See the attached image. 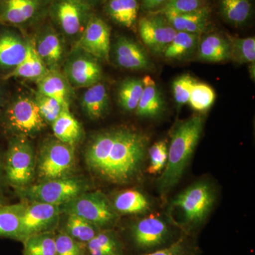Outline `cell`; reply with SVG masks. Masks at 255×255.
Masks as SVG:
<instances>
[{"mask_svg": "<svg viewBox=\"0 0 255 255\" xmlns=\"http://www.w3.org/2000/svg\"><path fill=\"white\" fill-rule=\"evenodd\" d=\"M80 1L85 3V4L88 5V6H91L92 8L94 6H95L100 0H80Z\"/></svg>", "mask_w": 255, "mask_h": 255, "instance_id": "ee69618b", "label": "cell"}, {"mask_svg": "<svg viewBox=\"0 0 255 255\" xmlns=\"http://www.w3.org/2000/svg\"><path fill=\"white\" fill-rule=\"evenodd\" d=\"M34 151L27 137L17 135L10 140L6 156V178L14 187L29 186L35 174Z\"/></svg>", "mask_w": 255, "mask_h": 255, "instance_id": "52a82bcc", "label": "cell"}, {"mask_svg": "<svg viewBox=\"0 0 255 255\" xmlns=\"http://www.w3.org/2000/svg\"><path fill=\"white\" fill-rule=\"evenodd\" d=\"M63 65L64 76L73 89L87 88L102 79V69L98 60L79 47H74Z\"/></svg>", "mask_w": 255, "mask_h": 255, "instance_id": "30bf717a", "label": "cell"}, {"mask_svg": "<svg viewBox=\"0 0 255 255\" xmlns=\"http://www.w3.org/2000/svg\"><path fill=\"white\" fill-rule=\"evenodd\" d=\"M36 83L38 92L54 99L63 108H70L73 88L60 70H49Z\"/></svg>", "mask_w": 255, "mask_h": 255, "instance_id": "d6986e66", "label": "cell"}, {"mask_svg": "<svg viewBox=\"0 0 255 255\" xmlns=\"http://www.w3.org/2000/svg\"><path fill=\"white\" fill-rule=\"evenodd\" d=\"M150 163L147 167V172L151 174L160 172L165 167L168 156V147L167 142L161 140L153 144L148 150Z\"/></svg>", "mask_w": 255, "mask_h": 255, "instance_id": "74e56055", "label": "cell"}, {"mask_svg": "<svg viewBox=\"0 0 255 255\" xmlns=\"http://www.w3.org/2000/svg\"><path fill=\"white\" fill-rule=\"evenodd\" d=\"M1 92H0V107H1Z\"/></svg>", "mask_w": 255, "mask_h": 255, "instance_id": "bcb514c9", "label": "cell"}, {"mask_svg": "<svg viewBox=\"0 0 255 255\" xmlns=\"http://www.w3.org/2000/svg\"><path fill=\"white\" fill-rule=\"evenodd\" d=\"M203 125V119L195 115L179 122L174 128L167 163L157 182L162 194L168 192L182 178L200 139Z\"/></svg>", "mask_w": 255, "mask_h": 255, "instance_id": "7a4b0ae2", "label": "cell"}, {"mask_svg": "<svg viewBox=\"0 0 255 255\" xmlns=\"http://www.w3.org/2000/svg\"><path fill=\"white\" fill-rule=\"evenodd\" d=\"M23 243V255H55V234L38 233L30 236Z\"/></svg>", "mask_w": 255, "mask_h": 255, "instance_id": "e575fe53", "label": "cell"}, {"mask_svg": "<svg viewBox=\"0 0 255 255\" xmlns=\"http://www.w3.org/2000/svg\"><path fill=\"white\" fill-rule=\"evenodd\" d=\"M143 255H197V249L187 238L182 236L169 246Z\"/></svg>", "mask_w": 255, "mask_h": 255, "instance_id": "ab89813d", "label": "cell"}, {"mask_svg": "<svg viewBox=\"0 0 255 255\" xmlns=\"http://www.w3.org/2000/svg\"><path fill=\"white\" fill-rule=\"evenodd\" d=\"M0 206H2V199H1V196H0Z\"/></svg>", "mask_w": 255, "mask_h": 255, "instance_id": "f6af8a7d", "label": "cell"}, {"mask_svg": "<svg viewBox=\"0 0 255 255\" xmlns=\"http://www.w3.org/2000/svg\"><path fill=\"white\" fill-rule=\"evenodd\" d=\"M66 222L61 232L65 233L75 241L86 245L102 230L75 215H67Z\"/></svg>", "mask_w": 255, "mask_h": 255, "instance_id": "d6a6232c", "label": "cell"}, {"mask_svg": "<svg viewBox=\"0 0 255 255\" xmlns=\"http://www.w3.org/2000/svg\"><path fill=\"white\" fill-rule=\"evenodd\" d=\"M202 6L201 0H167L162 9L163 14H182L191 12Z\"/></svg>", "mask_w": 255, "mask_h": 255, "instance_id": "b9f144b4", "label": "cell"}, {"mask_svg": "<svg viewBox=\"0 0 255 255\" xmlns=\"http://www.w3.org/2000/svg\"><path fill=\"white\" fill-rule=\"evenodd\" d=\"M144 9L152 10L163 4L167 0H142Z\"/></svg>", "mask_w": 255, "mask_h": 255, "instance_id": "7bdbcfd3", "label": "cell"}, {"mask_svg": "<svg viewBox=\"0 0 255 255\" xmlns=\"http://www.w3.org/2000/svg\"><path fill=\"white\" fill-rule=\"evenodd\" d=\"M1 0H0V3H1Z\"/></svg>", "mask_w": 255, "mask_h": 255, "instance_id": "c3c4849f", "label": "cell"}, {"mask_svg": "<svg viewBox=\"0 0 255 255\" xmlns=\"http://www.w3.org/2000/svg\"><path fill=\"white\" fill-rule=\"evenodd\" d=\"M92 14L91 6L80 0H52L48 11L55 29L75 44Z\"/></svg>", "mask_w": 255, "mask_h": 255, "instance_id": "277c9868", "label": "cell"}, {"mask_svg": "<svg viewBox=\"0 0 255 255\" xmlns=\"http://www.w3.org/2000/svg\"><path fill=\"white\" fill-rule=\"evenodd\" d=\"M75 46L97 60H108L111 51V29L102 18L92 14Z\"/></svg>", "mask_w": 255, "mask_h": 255, "instance_id": "5bb4252c", "label": "cell"}, {"mask_svg": "<svg viewBox=\"0 0 255 255\" xmlns=\"http://www.w3.org/2000/svg\"><path fill=\"white\" fill-rule=\"evenodd\" d=\"M113 206L124 214H141L148 211L150 203L140 191L128 189L121 191L114 198Z\"/></svg>", "mask_w": 255, "mask_h": 255, "instance_id": "83f0119b", "label": "cell"}, {"mask_svg": "<svg viewBox=\"0 0 255 255\" xmlns=\"http://www.w3.org/2000/svg\"><path fill=\"white\" fill-rule=\"evenodd\" d=\"M27 46V41L16 32H0V68L11 70L16 68L24 59Z\"/></svg>", "mask_w": 255, "mask_h": 255, "instance_id": "ac0fdd59", "label": "cell"}, {"mask_svg": "<svg viewBox=\"0 0 255 255\" xmlns=\"http://www.w3.org/2000/svg\"><path fill=\"white\" fill-rule=\"evenodd\" d=\"M75 166L73 146L57 138L43 142L40 150L37 172L43 181L70 177Z\"/></svg>", "mask_w": 255, "mask_h": 255, "instance_id": "8992f818", "label": "cell"}, {"mask_svg": "<svg viewBox=\"0 0 255 255\" xmlns=\"http://www.w3.org/2000/svg\"><path fill=\"white\" fill-rule=\"evenodd\" d=\"M214 194L208 183H195L175 198L172 205L183 211L188 224H199L214 205Z\"/></svg>", "mask_w": 255, "mask_h": 255, "instance_id": "8fae6325", "label": "cell"}, {"mask_svg": "<svg viewBox=\"0 0 255 255\" xmlns=\"http://www.w3.org/2000/svg\"><path fill=\"white\" fill-rule=\"evenodd\" d=\"M163 15L176 31L199 34L207 28L210 11L207 6H203L195 11L185 14Z\"/></svg>", "mask_w": 255, "mask_h": 255, "instance_id": "44dd1931", "label": "cell"}, {"mask_svg": "<svg viewBox=\"0 0 255 255\" xmlns=\"http://www.w3.org/2000/svg\"><path fill=\"white\" fill-rule=\"evenodd\" d=\"M81 105L84 112L92 120L104 118L110 109V97L105 84L100 82L87 87L82 96Z\"/></svg>", "mask_w": 255, "mask_h": 255, "instance_id": "ffe728a7", "label": "cell"}, {"mask_svg": "<svg viewBox=\"0 0 255 255\" xmlns=\"http://www.w3.org/2000/svg\"><path fill=\"white\" fill-rule=\"evenodd\" d=\"M0 177H1V168H0Z\"/></svg>", "mask_w": 255, "mask_h": 255, "instance_id": "7dc6e473", "label": "cell"}, {"mask_svg": "<svg viewBox=\"0 0 255 255\" xmlns=\"http://www.w3.org/2000/svg\"><path fill=\"white\" fill-rule=\"evenodd\" d=\"M226 39L230 46V59L240 64L255 63V37L238 38L228 35Z\"/></svg>", "mask_w": 255, "mask_h": 255, "instance_id": "836d02e7", "label": "cell"}, {"mask_svg": "<svg viewBox=\"0 0 255 255\" xmlns=\"http://www.w3.org/2000/svg\"><path fill=\"white\" fill-rule=\"evenodd\" d=\"M34 100L36 101L42 118L46 123L53 124L63 110V107L51 97L37 92Z\"/></svg>", "mask_w": 255, "mask_h": 255, "instance_id": "8d00e7d4", "label": "cell"}, {"mask_svg": "<svg viewBox=\"0 0 255 255\" xmlns=\"http://www.w3.org/2000/svg\"><path fill=\"white\" fill-rule=\"evenodd\" d=\"M86 189V184L81 179L66 177L28 186L21 189V193L32 202L60 206L83 194Z\"/></svg>", "mask_w": 255, "mask_h": 255, "instance_id": "5b68a950", "label": "cell"}, {"mask_svg": "<svg viewBox=\"0 0 255 255\" xmlns=\"http://www.w3.org/2000/svg\"><path fill=\"white\" fill-rule=\"evenodd\" d=\"M219 6L223 18L236 26L248 22L253 12L251 0H220Z\"/></svg>", "mask_w": 255, "mask_h": 255, "instance_id": "f1b7e54d", "label": "cell"}, {"mask_svg": "<svg viewBox=\"0 0 255 255\" xmlns=\"http://www.w3.org/2000/svg\"><path fill=\"white\" fill-rule=\"evenodd\" d=\"M199 59L211 63H220L230 59L228 40L218 34L205 37L199 46Z\"/></svg>", "mask_w": 255, "mask_h": 255, "instance_id": "484cf974", "label": "cell"}, {"mask_svg": "<svg viewBox=\"0 0 255 255\" xmlns=\"http://www.w3.org/2000/svg\"><path fill=\"white\" fill-rule=\"evenodd\" d=\"M86 255H124L122 242L113 231L103 230L85 245Z\"/></svg>", "mask_w": 255, "mask_h": 255, "instance_id": "4316f807", "label": "cell"}, {"mask_svg": "<svg viewBox=\"0 0 255 255\" xmlns=\"http://www.w3.org/2000/svg\"><path fill=\"white\" fill-rule=\"evenodd\" d=\"M196 81L189 75H185L176 79L172 85V90L176 103L179 107L189 102L191 88Z\"/></svg>", "mask_w": 255, "mask_h": 255, "instance_id": "60d3db41", "label": "cell"}, {"mask_svg": "<svg viewBox=\"0 0 255 255\" xmlns=\"http://www.w3.org/2000/svg\"><path fill=\"white\" fill-rule=\"evenodd\" d=\"M199 34L177 31L174 39L164 50V57L169 59H182L190 55L199 45Z\"/></svg>", "mask_w": 255, "mask_h": 255, "instance_id": "4dcf8cb0", "label": "cell"}, {"mask_svg": "<svg viewBox=\"0 0 255 255\" xmlns=\"http://www.w3.org/2000/svg\"><path fill=\"white\" fill-rule=\"evenodd\" d=\"M61 35L53 24L39 28L33 42L37 54L48 70H60L65 60V48Z\"/></svg>", "mask_w": 255, "mask_h": 255, "instance_id": "9a60e30c", "label": "cell"}, {"mask_svg": "<svg viewBox=\"0 0 255 255\" xmlns=\"http://www.w3.org/2000/svg\"><path fill=\"white\" fill-rule=\"evenodd\" d=\"M52 0H1L0 24L25 27L41 22L48 15Z\"/></svg>", "mask_w": 255, "mask_h": 255, "instance_id": "9c48e42d", "label": "cell"}, {"mask_svg": "<svg viewBox=\"0 0 255 255\" xmlns=\"http://www.w3.org/2000/svg\"><path fill=\"white\" fill-rule=\"evenodd\" d=\"M143 91L135 112L142 118H154L164 110V102L156 82L150 76L142 79Z\"/></svg>", "mask_w": 255, "mask_h": 255, "instance_id": "7402d4cb", "label": "cell"}, {"mask_svg": "<svg viewBox=\"0 0 255 255\" xmlns=\"http://www.w3.org/2000/svg\"><path fill=\"white\" fill-rule=\"evenodd\" d=\"M138 29L144 44L155 55L164 53L177 32L164 16L158 15L140 18Z\"/></svg>", "mask_w": 255, "mask_h": 255, "instance_id": "2e32d148", "label": "cell"}, {"mask_svg": "<svg viewBox=\"0 0 255 255\" xmlns=\"http://www.w3.org/2000/svg\"><path fill=\"white\" fill-rule=\"evenodd\" d=\"M130 238L139 251L145 254L169 246L172 232L167 223L157 217L140 220L132 226Z\"/></svg>", "mask_w": 255, "mask_h": 255, "instance_id": "7c38bea8", "label": "cell"}, {"mask_svg": "<svg viewBox=\"0 0 255 255\" xmlns=\"http://www.w3.org/2000/svg\"><path fill=\"white\" fill-rule=\"evenodd\" d=\"M143 91V82L140 78H128L124 80L118 89L119 105L127 112L136 110Z\"/></svg>", "mask_w": 255, "mask_h": 255, "instance_id": "1f68e13d", "label": "cell"}, {"mask_svg": "<svg viewBox=\"0 0 255 255\" xmlns=\"http://www.w3.org/2000/svg\"><path fill=\"white\" fill-rule=\"evenodd\" d=\"M55 255H86L85 245L63 232L55 235Z\"/></svg>", "mask_w": 255, "mask_h": 255, "instance_id": "f35d334b", "label": "cell"}, {"mask_svg": "<svg viewBox=\"0 0 255 255\" xmlns=\"http://www.w3.org/2000/svg\"><path fill=\"white\" fill-rule=\"evenodd\" d=\"M61 214L60 206L41 202H32L23 210L21 217L20 241L38 234L53 232Z\"/></svg>", "mask_w": 255, "mask_h": 255, "instance_id": "4fadbf2b", "label": "cell"}, {"mask_svg": "<svg viewBox=\"0 0 255 255\" xmlns=\"http://www.w3.org/2000/svg\"><path fill=\"white\" fill-rule=\"evenodd\" d=\"M147 144V135L130 128L104 130L89 142L85 161L101 179L114 184H127L140 172Z\"/></svg>", "mask_w": 255, "mask_h": 255, "instance_id": "6da1fadb", "label": "cell"}, {"mask_svg": "<svg viewBox=\"0 0 255 255\" xmlns=\"http://www.w3.org/2000/svg\"><path fill=\"white\" fill-rule=\"evenodd\" d=\"M138 0H108L105 11L111 19L119 26L131 28L136 23Z\"/></svg>", "mask_w": 255, "mask_h": 255, "instance_id": "cb8c5ba5", "label": "cell"}, {"mask_svg": "<svg viewBox=\"0 0 255 255\" xmlns=\"http://www.w3.org/2000/svg\"><path fill=\"white\" fill-rule=\"evenodd\" d=\"M60 208L61 213L82 218L102 231L111 230L118 221L113 205L101 191L83 193Z\"/></svg>", "mask_w": 255, "mask_h": 255, "instance_id": "3957f363", "label": "cell"}, {"mask_svg": "<svg viewBox=\"0 0 255 255\" xmlns=\"http://www.w3.org/2000/svg\"><path fill=\"white\" fill-rule=\"evenodd\" d=\"M27 53L24 59L13 69L5 78H21L38 82L49 71L37 54L31 40L27 41Z\"/></svg>", "mask_w": 255, "mask_h": 255, "instance_id": "603a6c76", "label": "cell"}, {"mask_svg": "<svg viewBox=\"0 0 255 255\" xmlns=\"http://www.w3.org/2000/svg\"><path fill=\"white\" fill-rule=\"evenodd\" d=\"M6 127L21 136H31L46 127L34 98L19 95L8 106L5 112Z\"/></svg>", "mask_w": 255, "mask_h": 255, "instance_id": "ba28073f", "label": "cell"}, {"mask_svg": "<svg viewBox=\"0 0 255 255\" xmlns=\"http://www.w3.org/2000/svg\"><path fill=\"white\" fill-rule=\"evenodd\" d=\"M52 128L55 138L73 147L81 137V125L73 117L70 108H63L52 124Z\"/></svg>", "mask_w": 255, "mask_h": 255, "instance_id": "d4e9b609", "label": "cell"}, {"mask_svg": "<svg viewBox=\"0 0 255 255\" xmlns=\"http://www.w3.org/2000/svg\"><path fill=\"white\" fill-rule=\"evenodd\" d=\"M114 62L121 68L130 70L150 68V61L143 48L126 36L117 38L112 48Z\"/></svg>", "mask_w": 255, "mask_h": 255, "instance_id": "e0dca14e", "label": "cell"}, {"mask_svg": "<svg viewBox=\"0 0 255 255\" xmlns=\"http://www.w3.org/2000/svg\"><path fill=\"white\" fill-rule=\"evenodd\" d=\"M25 207L22 204L0 206V237L20 241L21 217Z\"/></svg>", "mask_w": 255, "mask_h": 255, "instance_id": "f546056e", "label": "cell"}, {"mask_svg": "<svg viewBox=\"0 0 255 255\" xmlns=\"http://www.w3.org/2000/svg\"><path fill=\"white\" fill-rule=\"evenodd\" d=\"M216 99L214 90L204 83H195L191 88L189 102L191 108L197 112H204L214 105Z\"/></svg>", "mask_w": 255, "mask_h": 255, "instance_id": "d590c367", "label": "cell"}]
</instances>
